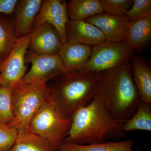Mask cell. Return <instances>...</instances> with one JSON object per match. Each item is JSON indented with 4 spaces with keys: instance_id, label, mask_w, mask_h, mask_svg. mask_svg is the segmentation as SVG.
Returning a JSON list of instances; mask_svg holds the SVG:
<instances>
[{
    "instance_id": "obj_20",
    "label": "cell",
    "mask_w": 151,
    "mask_h": 151,
    "mask_svg": "<svg viewBox=\"0 0 151 151\" xmlns=\"http://www.w3.org/2000/svg\"><path fill=\"white\" fill-rule=\"evenodd\" d=\"M12 14H0V59L4 60L17 40Z\"/></svg>"
},
{
    "instance_id": "obj_24",
    "label": "cell",
    "mask_w": 151,
    "mask_h": 151,
    "mask_svg": "<svg viewBox=\"0 0 151 151\" xmlns=\"http://www.w3.org/2000/svg\"><path fill=\"white\" fill-rule=\"evenodd\" d=\"M100 1L106 13L124 17H126L127 11L133 4V0H100Z\"/></svg>"
},
{
    "instance_id": "obj_6",
    "label": "cell",
    "mask_w": 151,
    "mask_h": 151,
    "mask_svg": "<svg viewBox=\"0 0 151 151\" xmlns=\"http://www.w3.org/2000/svg\"><path fill=\"white\" fill-rule=\"evenodd\" d=\"M132 49L127 41L113 42L106 40L92 47L89 59L80 70L100 73L129 61Z\"/></svg>"
},
{
    "instance_id": "obj_2",
    "label": "cell",
    "mask_w": 151,
    "mask_h": 151,
    "mask_svg": "<svg viewBox=\"0 0 151 151\" xmlns=\"http://www.w3.org/2000/svg\"><path fill=\"white\" fill-rule=\"evenodd\" d=\"M124 124L114 119L95 97L73 114L70 130L63 142L88 145L118 139L125 136Z\"/></svg>"
},
{
    "instance_id": "obj_9",
    "label": "cell",
    "mask_w": 151,
    "mask_h": 151,
    "mask_svg": "<svg viewBox=\"0 0 151 151\" xmlns=\"http://www.w3.org/2000/svg\"><path fill=\"white\" fill-rule=\"evenodd\" d=\"M66 4V1L64 0L43 1L40 10L34 20L32 31L47 23L56 29L62 44L66 43V24L69 20L67 15Z\"/></svg>"
},
{
    "instance_id": "obj_13",
    "label": "cell",
    "mask_w": 151,
    "mask_h": 151,
    "mask_svg": "<svg viewBox=\"0 0 151 151\" xmlns=\"http://www.w3.org/2000/svg\"><path fill=\"white\" fill-rule=\"evenodd\" d=\"M67 41L93 46L106 41L105 35L96 26L84 20L69 19L66 24Z\"/></svg>"
},
{
    "instance_id": "obj_21",
    "label": "cell",
    "mask_w": 151,
    "mask_h": 151,
    "mask_svg": "<svg viewBox=\"0 0 151 151\" xmlns=\"http://www.w3.org/2000/svg\"><path fill=\"white\" fill-rule=\"evenodd\" d=\"M124 132L135 130L151 131V105L139 101L137 111L123 126Z\"/></svg>"
},
{
    "instance_id": "obj_5",
    "label": "cell",
    "mask_w": 151,
    "mask_h": 151,
    "mask_svg": "<svg viewBox=\"0 0 151 151\" xmlns=\"http://www.w3.org/2000/svg\"><path fill=\"white\" fill-rule=\"evenodd\" d=\"M47 84H19L13 90L14 119L9 126L19 130L29 128L31 120L50 92Z\"/></svg>"
},
{
    "instance_id": "obj_10",
    "label": "cell",
    "mask_w": 151,
    "mask_h": 151,
    "mask_svg": "<svg viewBox=\"0 0 151 151\" xmlns=\"http://www.w3.org/2000/svg\"><path fill=\"white\" fill-rule=\"evenodd\" d=\"M84 21L98 28L108 41L120 42L127 40L130 22L126 17L103 12L89 17Z\"/></svg>"
},
{
    "instance_id": "obj_25",
    "label": "cell",
    "mask_w": 151,
    "mask_h": 151,
    "mask_svg": "<svg viewBox=\"0 0 151 151\" xmlns=\"http://www.w3.org/2000/svg\"><path fill=\"white\" fill-rule=\"evenodd\" d=\"M18 131L6 124L0 123V151H9L13 146Z\"/></svg>"
},
{
    "instance_id": "obj_3",
    "label": "cell",
    "mask_w": 151,
    "mask_h": 151,
    "mask_svg": "<svg viewBox=\"0 0 151 151\" xmlns=\"http://www.w3.org/2000/svg\"><path fill=\"white\" fill-rule=\"evenodd\" d=\"M100 73L72 70L60 76L56 84L50 86L57 104L66 117L72 118L78 109L94 99Z\"/></svg>"
},
{
    "instance_id": "obj_12",
    "label": "cell",
    "mask_w": 151,
    "mask_h": 151,
    "mask_svg": "<svg viewBox=\"0 0 151 151\" xmlns=\"http://www.w3.org/2000/svg\"><path fill=\"white\" fill-rule=\"evenodd\" d=\"M43 1L42 0H17L12 14L17 39L32 32L34 20Z\"/></svg>"
},
{
    "instance_id": "obj_22",
    "label": "cell",
    "mask_w": 151,
    "mask_h": 151,
    "mask_svg": "<svg viewBox=\"0 0 151 151\" xmlns=\"http://www.w3.org/2000/svg\"><path fill=\"white\" fill-rule=\"evenodd\" d=\"M14 117L13 90L0 86V123L9 125Z\"/></svg>"
},
{
    "instance_id": "obj_1",
    "label": "cell",
    "mask_w": 151,
    "mask_h": 151,
    "mask_svg": "<svg viewBox=\"0 0 151 151\" xmlns=\"http://www.w3.org/2000/svg\"><path fill=\"white\" fill-rule=\"evenodd\" d=\"M95 97L117 121L125 124L132 118L140 98L129 61L100 73Z\"/></svg>"
},
{
    "instance_id": "obj_19",
    "label": "cell",
    "mask_w": 151,
    "mask_h": 151,
    "mask_svg": "<svg viewBox=\"0 0 151 151\" xmlns=\"http://www.w3.org/2000/svg\"><path fill=\"white\" fill-rule=\"evenodd\" d=\"M17 131L16 139L9 151H54L46 141L31 132L29 128Z\"/></svg>"
},
{
    "instance_id": "obj_26",
    "label": "cell",
    "mask_w": 151,
    "mask_h": 151,
    "mask_svg": "<svg viewBox=\"0 0 151 151\" xmlns=\"http://www.w3.org/2000/svg\"><path fill=\"white\" fill-rule=\"evenodd\" d=\"M17 0H0V14H12Z\"/></svg>"
},
{
    "instance_id": "obj_23",
    "label": "cell",
    "mask_w": 151,
    "mask_h": 151,
    "mask_svg": "<svg viewBox=\"0 0 151 151\" xmlns=\"http://www.w3.org/2000/svg\"><path fill=\"white\" fill-rule=\"evenodd\" d=\"M151 16V0H133V4L126 14L130 22Z\"/></svg>"
},
{
    "instance_id": "obj_4",
    "label": "cell",
    "mask_w": 151,
    "mask_h": 151,
    "mask_svg": "<svg viewBox=\"0 0 151 151\" xmlns=\"http://www.w3.org/2000/svg\"><path fill=\"white\" fill-rule=\"evenodd\" d=\"M72 118L66 117L60 109L50 89L31 120L29 129L46 141L53 150L58 151L68 134Z\"/></svg>"
},
{
    "instance_id": "obj_8",
    "label": "cell",
    "mask_w": 151,
    "mask_h": 151,
    "mask_svg": "<svg viewBox=\"0 0 151 151\" xmlns=\"http://www.w3.org/2000/svg\"><path fill=\"white\" fill-rule=\"evenodd\" d=\"M31 32L17 39L0 68V86L13 90L21 82L28 66L25 55L29 48Z\"/></svg>"
},
{
    "instance_id": "obj_27",
    "label": "cell",
    "mask_w": 151,
    "mask_h": 151,
    "mask_svg": "<svg viewBox=\"0 0 151 151\" xmlns=\"http://www.w3.org/2000/svg\"><path fill=\"white\" fill-rule=\"evenodd\" d=\"M2 60H1V59H0V68H1V65L2 62Z\"/></svg>"
},
{
    "instance_id": "obj_15",
    "label": "cell",
    "mask_w": 151,
    "mask_h": 151,
    "mask_svg": "<svg viewBox=\"0 0 151 151\" xmlns=\"http://www.w3.org/2000/svg\"><path fill=\"white\" fill-rule=\"evenodd\" d=\"M132 77L140 100L151 105V69L142 58L131 55Z\"/></svg>"
},
{
    "instance_id": "obj_17",
    "label": "cell",
    "mask_w": 151,
    "mask_h": 151,
    "mask_svg": "<svg viewBox=\"0 0 151 151\" xmlns=\"http://www.w3.org/2000/svg\"><path fill=\"white\" fill-rule=\"evenodd\" d=\"M132 139L120 142L108 141L88 145L63 142L59 151H133Z\"/></svg>"
},
{
    "instance_id": "obj_14",
    "label": "cell",
    "mask_w": 151,
    "mask_h": 151,
    "mask_svg": "<svg viewBox=\"0 0 151 151\" xmlns=\"http://www.w3.org/2000/svg\"><path fill=\"white\" fill-rule=\"evenodd\" d=\"M92 46L84 44L67 41L63 44L58 55L69 71L79 70L88 61Z\"/></svg>"
},
{
    "instance_id": "obj_28",
    "label": "cell",
    "mask_w": 151,
    "mask_h": 151,
    "mask_svg": "<svg viewBox=\"0 0 151 151\" xmlns=\"http://www.w3.org/2000/svg\"></svg>"
},
{
    "instance_id": "obj_16",
    "label": "cell",
    "mask_w": 151,
    "mask_h": 151,
    "mask_svg": "<svg viewBox=\"0 0 151 151\" xmlns=\"http://www.w3.org/2000/svg\"><path fill=\"white\" fill-rule=\"evenodd\" d=\"M151 38V16L130 22L127 42L132 50L140 52Z\"/></svg>"
},
{
    "instance_id": "obj_18",
    "label": "cell",
    "mask_w": 151,
    "mask_h": 151,
    "mask_svg": "<svg viewBox=\"0 0 151 151\" xmlns=\"http://www.w3.org/2000/svg\"><path fill=\"white\" fill-rule=\"evenodd\" d=\"M68 19L72 20L85 19L104 12L99 0H70L66 4Z\"/></svg>"
},
{
    "instance_id": "obj_7",
    "label": "cell",
    "mask_w": 151,
    "mask_h": 151,
    "mask_svg": "<svg viewBox=\"0 0 151 151\" xmlns=\"http://www.w3.org/2000/svg\"><path fill=\"white\" fill-rule=\"evenodd\" d=\"M25 59L26 63H31L32 66L20 83L22 85L36 86L46 84L52 78L69 72L58 54L39 55L29 49Z\"/></svg>"
},
{
    "instance_id": "obj_11",
    "label": "cell",
    "mask_w": 151,
    "mask_h": 151,
    "mask_svg": "<svg viewBox=\"0 0 151 151\" xmlns=\"http://www.w3.org/2000/svg\"><path fill=\"white\" fill-rule=\"evenodd\" d=\"M62 45L56 29L45 23L32 31L29 49L39 55H54L58 54Z\"/></svg>"
}]
</instances>
